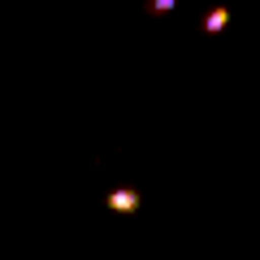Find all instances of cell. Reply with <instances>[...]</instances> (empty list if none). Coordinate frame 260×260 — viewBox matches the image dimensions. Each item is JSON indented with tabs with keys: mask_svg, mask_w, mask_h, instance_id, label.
Wrapping results in <instances>:
<instances>
[{
	"mask_svg": "<svg viewBox=\"0 0 260 260\" xmlns=\"http://www.w3.org/2000/svg\"><path fill=\"white\" fill-rule=\"evenodd\" d=\"M139 191H130V186H117V191H109V208L113 213H139Z\"/></svg>",
	"mask_w": 260,
	"mask_h": 260,
	"instance_id": "obj_1",
	"label": "cell"
},
{
	"mask_svg": "<svg viewBox=\"0 0 260 260\" xmlns=\"http://www.w3.org/2000/svg\"><path fill=\"white\" fill-rule=\"evenodd\" d=\"M225 26H230V9H213V13L204 18V30H208V35H217V30H225Z\"/></svg>",
	"mask_w": 260,
	"mask_h": 260,
	"instance_id": "obj_2",
	"label": "cell"
}]
</instances>
